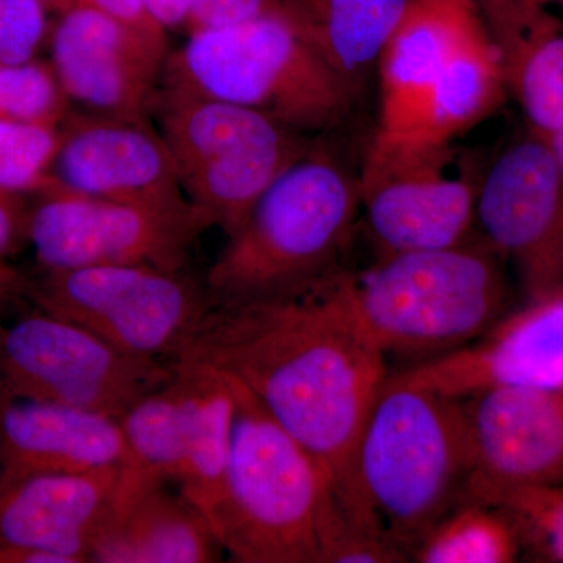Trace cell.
<instances>
[{
    "mask_svg": "<svg viewBox=\"0 0 563 563\" xmlns=\"http://www.w3.org/2000/svg\"><path fill=\"white\" fill-rule=\"evenodd\" d=\"M177 362L242 384L317 459L343 509L362 521L355 446L390 373L352 309L344 266L280 298L211 303L169 365Z\"/></svg>",
    "mask_w": 563,
    "mask_h": 563,
    "instance_id": "6da1fadb",
    "label": "cell"
},
{
    "mask_svg": "<svg viewBox=\"0 0 563 563\" xmlns=\"http://www.w3.org/2000/svg\"><path fill=\"white\" fill-rule=\"evenodd\" d=\"M473 472L462 399L388 376L355 446L362 520L412 561L418 544L465 499Z\"/></svg>",
    "mask_w": 563,
    "mask_h": 563,
    "instance_id": "7a4b0ae2",
    "label": "cell"
},
{
    "mask_svg": "<svg viewBox=\"0 0 563 563\" xmlns=\"http://www.w3.org/2000/svg\"><path fill=\"white\" fill-rule=\"evenodd\" d=\"M314 141L266 188L207 269L213 303L280 298L343 268L361 213L358 180Z\"/></svg>",
    "mask_w": 563,
    "mask_h": 563,
    "instance_id": "3957f363",
    "label": "cell"
},
{
    "mask_svg": "<svg viewBox=\"0 0 563 563\" xmlns=\"http://www.w3.org/2000/svg\"><path fill=\"white\" fill-rule=\"evenodd\" d=\"M503 258L479 240L444 250L380 255L362 273L344 268L352 309L385 358L410 365L473 343L507 313Z\"/></svg>",
    "mask_w": 563,
    "mask_h": 563,
    "instance_id": "277c9868",
    "label": "cell"
},
{
    "mask_svg": "<svg viewBox=\"0 0 563 563\" xmlns=\"http://www.w3.org/2000/svg\"><path fill=\"white\" fill-rule=\"evenodd\" d=\"M163 80L314 136L350 117L354 88L280 14L188 35Z\"/></svg>",
    "mask_w": 563,
    "mask_h": 563,
    "instance_id": "5b68a950",
    "label": "cell"
},
{
    "mask_svg": "<svg viewBox=\"0 0 563 563\" xmlns=\"http://www.w3.org/2000/svg\"><path fill=\"white\" fill-rule=\"evenodd\" d=\"M231 380L235 424L214 536L232 562L320 563L321 514L331 479L242 384Z\"/></svg>",
    "mask_w": 563,
    "mask_h": 563,
    "instance_id": "8992f818",
    "label": "cell"
},
{
    "mask_svg": "<svg viewBox=\"0 0 563 563\" xmlns=\"http://www.w3.org/2000/svg\"><path fill=\"white\" fill-rule=\"evenodd\" d=\"M152 114L188 201L225 236L314 141L258 111L163 79Z\"/></svg>",
    "mask_w": 563,
    "mask_h": 563,
    "instance_id": "52a82bcc",
    "label": "cell"
},
{
    "mask_svg": "<svg viewBox=\"0 0 563 563\" xmlns=\"http://www.w3.org/2000/svg\"><path fill=\"white\" fill-rule=\"evenodd\" d=\"M24 295L114 350L168 365L213 303L206 280L150 265L43 269Z\"/></svg>",
    "mask_w": 563,
    "mask_h": 563,
    "instance_id": "ba28073f",
    "label": "cell"
},
{
    "mask_svg": "<svg viewBox=\"0 0 563 563\" xmlns=\"http://www.w3.org/2000/svg\"><path fill=\"white\" fill-rule=\"evenodd\" d=\"M357 180L380 255L472 242L479 180L453 143L374 133Z\"/></svg>",
    "mask_w": 563,
    "mask_h": 563,
    "instance_id": "9c48e42d",
    "label": "cell"
},
{
    "mask_svg": "<svg viewBox=\"0 0 563 563\" xmlns=\"http://www.w3.org/2000/svg\"><path fill=\"white\" fill-rule=\"evenodd\" d=\"M173 374L168 363L124 354L40 309L0 328V395L10 398L120 418Z\"/></svg>",
    "mask_w": 563,
    "mask_h": 563,
    "instance_id": "30bf717a",
    "label": "cell"
},
{
    "mask_svg": "<svg viewBox=\"0 0 563 563\" xmlns=\"http://www.w3.org/2000/svg\"><path fill=\"white\" fill-rule=\"evenodd\" d=\"M198 211L52 190L27 213L29 242L43 269L150 265L187 269L192 244L209 229Z\"/></svg>",
    "mask_w": 563,
    "mask_h": 563,
    "instance_id": "8fae6325",
    "label": "cell"
},
{
    "mask_svg": "<svg viewBox=\"0 0 563 563\" xmlns=\"http://www.w3.org/2000/svg\"><path fill=\"white\" fill-rule=\"evenodd\" d=\"M476 229L512 266L528 301L563 288V185L544 136L528 131L488 166Z\"/></svg>",
    "mask_w": 563,
    "mask_h": 563,
    "instance_id": "7c38bea8",
    "label": "cell"
},
{
    "mask_svg": "<svg viewBox=\"0 0 563 563\" xmlns=\"http://www.w3.org/2000/svg\"><path fill=\"white\" fill-rule=\"evenodd\" d=\"M49 181L44 192L63 190L155 209L196 210L161 132L136 118L99 113L65 118Z\"/></svg>",
    "mask_w": 563,
    "mask_h": 563,
    "instance_id": "4fadbf2b",
    "label": "cell"
},
{
    "mask_svg": "<svg viewBox=\"0 0 563 563\" xmlns=\"http://www.w3.org/2000/svg\"><path fill=\"white\" fill-rule=\"evenodd\" d=\"M390 376L457 399L493 388L563 387V288L507 312L461 350Z\"/></svg>",
    "mask_w": 563,
    "mask_h": 563,
    "instance_id": "5bb4252c",
    "label": "cell"
},
{
    "mask_svg": "<svg viewBox=\"0 0 563 563\" xmlns=\"http://www.w3.org/2000/svg\"><path fill=\"white\" fill-rule=\"evenodd\" d=\"M51 51L68 99L110 117L152 114L166 62L98 7L85 2L63 11Z\"/></svg>",
    "mask_w": 563,
    "mask_h": 563,
    "instance_id": "9a60e30c",
    "label": "cell"
},
{
    "mask_svg": "<svg viewBox=\"0 0 563 563\" xmlns=\"http://www.w3.org/2000/svg\"><path fill=\"white\" fill-rule=\"evenodd\" d=\"M462 402L474 454L468 488L563 485V387L493 388Z\"/></svg>",
    "mask_w": 563,
    "mask_h": 563,
    "instance_id": "2e32d148",
    "label": "cell"
},
{
    "mask_svg": "<svg viewBox=\"0 0 563 563\" xmlns=\"http://www.w3.org/2000/svg\"><path fill=\"white\" fill-rule=\"evenodd\" d=\"M484 31L476 0H407L377 58L376 133L412 132L448 63Z\"/></svg>",
    "mask_w": 563,
    "mask_h": 563,
    "instance_id": "e0dca14e",
    "label": "cell"
},
{
    "mask_svg": "<svg viewBox=\"0 0 563 563\" xmlns=\"http://www.w3.org/2000/svg\"><path fill=\"white\" fill-rule=\"evenodd\" d=\"M118 466L87 473L0 477V539L52 563L90 562L109 521Z\"/></svg>",
    "mask_w": 563,
    "mask_h": 563,
    "instance_id": "ac0fdd59",
    "label": "cell"
},
{
    "mask_svg": "<svg viewBox=\"0 0 563 563\" xmlns=\"http://www.w3.org/2000/svg\"><path fill=\"white\" fill-rule=\"evenodd\" d=\"M122 455L120 418L0 395V477L96 472Z\"/></svg>",
    "mask_w": 563,
    "mask_h": 563,
    "instance_id": "d6986e66",
    "label": "cell"
},
{
    "mask_svg": "<svg viewBox=\"0 0 563 563\" xmlns=\"http://www.w3.org/2000/svg\"><path fill=\"white\" fill-rule=\"evenodd\" d=\"M499 65L529 131L563 125V21L539 0H476Z\"/></svg>",
    "mask_w": 563,
    "mask_h": 563,
    "instance_id": "ffe728a7",
    "label": "cell"
},
{
    "mask_svg": "<svg viewBox=\"0 0 563 563\" xmlns=\"http://www.w3.org/2000/svg\"><path fill=\"white\" fill-rule=\"evenodd\" d=\"M179 390L184 455L177 479L180 495L214 532L231 461L236 396L224 374L198 363H172Z\"/></svg>",
    "mask_w": 563,
    "mask_h": 563,
    "instance_id": "44dd1931",
    "label": "cell"
},
{
    "mask_svg": "<svg viewBox=\"0 0 563 563\" xmlns=\"http://www.w3.org/2000/svg\"><path fill=\"white\" fill-rule=\"evenodd\" d=\"M222 553L206 517L180 492L173 495L163 485L98 533L90 562L210 563L220 562Z\"/></svg>",
    "mask_w": 563,
    "mask_h": 563,
    "instance_id": "7402d4cb",
    "label": "cell"
},
{
    "mask_svg": "<svg viewBox=\"0 0 563 563\" xmlns=\"http://www.w3.org/2000/svg\"><path fill=\"white\" fill-rule=\"evenodd\" d=\"M282 16L361 95L407 0H279Z\"/></svg>",
    "mask_w": 563,
    "mask_h": 563,
    "instance_id": "603a6c76",
    "label": "cell"
},
{
    "mask_svg": "<svg viewBox=\"0 0 563 563\" xmlns=\"http://www.w3.org/2000/svg\"><path fill=\"white\" fill-rule=\"evenodd\" d=\"M120 424L124 455L118 465L117 490L107 525L124 517L146 493L179 479L184 431L174 374L168 384L133 404L120 417Z\"/></svg>",
    "mask_w": 563,
    "mask_h": 563,
    "instance_id": "cb8c5ba5",
    "label": "cell"
},
{
    "mask_svg": "<svg viewBox=\"0 0 563 563\" xmlns=\"http://www.w3.org/2000/svg\"><path fill=\"white\" fill-rule=\"evenodd\" d=\"M501 65L487 29L451 58L429 96L413 135L433 143H454L492 117L506 99Z\"/></svg>",
    "mask_w": 563,
    "mask_h": 563,
    "instance_id": "d4e9b609",
    "label": "cell"
},
{
    "mask_svg": "<svg viewBox=\"0 0 563 563\" xmlns=\"http://www.w3.org/2000/svg\"><path fill=\"white\" fill-rule=\"evenodd\" d=\"M523 554L509 515L492 504L465 498L418 544L421 563H509Z\"/></svg>",
    "mask_w": 563,
    "mask_h": 563,
    "instance_id": "484cf974",
    "label": "cell"
},
{
    "mask_svg": "<svg viewBox=\"0 0 563 563\" xmlns=\"http://www.w3.org/2000/svg\"><path fill=\"white\" fill-rule=\"evenodd\" d=\"M465 498L499 507L514 521L523 554L563 563V485L470 487Z\"/></svg>",
    "mask_w": 563,
    "mask_h": 563,
    "instance_id": "4316f807",
    "label": "cell"
},
{
    "mask_svg": "<svg viewBox=\"0 0 563 563\" xmlns=\"http://www.w3.org/2000/svg\"><path fill=\"white\" fill-rule=\"evenodd\" d=\"M58 140L60 125L0 118V190L46 191Z\"/></svg>",
    "mask_w": 563,
    "mask_h": 563,
    "instance_id": "83f0119b",
    "label": "cell"
},
{
    "mask_svg": "<svg viewBox=\"0 0 563 563\" xmlns=\"http://www.w3.org/2000/svg\"><path fill=\"white\" fill-rule=\"evenodd\" d=\"M68 109L65 95L52 66L0 65V118L60 125Z\"/></svg>",
    "mask_w": 563,
    "mask_h": 563,
    "instance_id": "f1b7e54d",
    "label": "cell"
},
{
    "mask_svg": "<svg viewBox=\"0 0 563 563\" xmlns=\"http://www.w3.org/2000/svg\"><path fill=\"white\" fill-rule=\"evenodd\" d=\"M47 31V7L41 0H0V65L33 62Z\"/></svg>",
    "mask_w": 563,
    "mask_h": 563,
    "instance_id": "f546056e",
    "label": "cell"
},
{
    "mask_svg": "<svg viewBox=\"0 0 563 563\" xmlns=\"http://www.w3.org/2000/svg\"><path fill=\"white\" fill-rule=\"evenodd\" d=\"M88 2L109 14L111 20L120 22L122 27L143 41L158 58L168 62L172 55L168 29L157 20L147 0H88Z\"/></svg>",
    "mask_w": 563,
    "mask_h": 563,
    "instance_id": "4dcf8cb0",
    "label": "cell"
},
{
    "mask_svg": "<svg viewBox=\"0 0 563 563\" xmlns=\"http://www.w3.org/2000/svg\"><path fill=\"white\" fill-rule=\"evenodd\" d=\"M268 14L282 16L279 0H190L187 29L191 33L229 27Z\"/></svg>",
    "mask_w": 563,
    "mask_h": 563,
    "instance_id": "1f68e13d",
    "label": "cell"
},
{
    "mask_svg": "<svg viewBox=\"0 0 563 563\" xmlns=\"http://www.w3.org/2000/svg\"><path fill=\"white\" fill-rule=\"evenodd\" d=\"M27 213L20 195L0 190V261H5L22 240H27Z\"/></svg>",
    "mask_w": 563,
    "mask_h": 563,
    "instance_id": "d6a6232c",
    "label": "cell"
},
{
    "mask_svg": "<svg viewBox=\"0 0 563 563\" xmlns=\"http://www.w3.org/2000/svg\"><path fill=\"white\" fill-rule=\"evenodd\" d=\"M25 279L13 268L0 261V328H2V313L9 302L16 296L24 295Z\"/></svg>",
    "mask_w": 563,
    "mask_h": 563,
    "instance_id": "836d02e7",
    "label": "cell"
},
{
    "mask_svg": "<svg viewBox=\"0 0 563 563\" xmlns=\"http://www.w3.org/2000/svg\"><path fill=\"white\" fill-rule=\"evenodd\" d=\"M0 563H52L47 555L0 539Z\"/></svg>",
    "mask_w": 563,
    "mask_h": 563,
    "instance_id": "e575fe53",
    "label": "cell"
},
{
    "mask_svg": "<svg viewBox=\"0 0 563 563\" xmlns=\"http://www.w3.org/2000/svg\"><path fill=\"white\" fill-rule=\"evenodd\" d=\"M548 144H550L551 152H553L555 165H558L559 176H561L563 185V125L551 135L544 136Z\"/></svg>",
    "mask_w": 563,
    "mask_h": 563,
    "instance_id": "d590c367",
    "label": "cell"
},
{
    "mask_svg": "<svg viewBox=\"0 0 563 563\" xmlns=\"http://www.w3.org/2000/svg\"><path fill=\"white\" fill-rule=\"evenodd\" d=\"M47 10H55L58 13L73 9V7L79 5V3L88 2V0H41Z\"/></svg>",
    "mask_w": 563,
    "mask_h": 563,
    "instance_id": "8d00e7d4",
    "label": "cell"
},
{
    "mask_svg": "<svg viewBox=\"0 0 563 563\" xmlns=\"http://www.w3.org/2000/svg\"><path fill=\"white\" fill-rule=\"evenodd\" d=\"M539 2L548 3V2H563V0H539Z\"/></svg>",
    "mask_w": 563,
    "mask_h": 563,
    "instance_id": "74e56055",
    "label": "cell"
}]
</instances>
